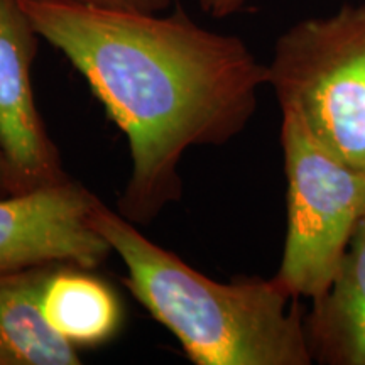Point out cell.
<instances>
[{
	"instance_id": "1",
	"label": "cell",
	"mask_w": 365,
	"mask_h": 365,
	"mask_svg": "<svg viewBox=\"0 0 365 365\" xmlns=\"http://www.w3.org/2000/svg\"><path fill=\"white\" fill-rule=\"evenodd\" d=\"M21 4L124 132L130 173L117 210L135 225L180 202L191 148L225 145L255 115L267 65L240 38L196 24L181 9L161 16Z\"/></svg>"
},
{
	"instance_id": "2",
	"label": "cell",
	"mask_w": 365,
	"mask_h": 365,
	"mask_svg": "<svg viewBox=\"0 0 365 365\" xmlns=\"http://www.w3.org/2000/svg\"><path fill=\"white\" fill-rule=\"evenodd\" d=\"M91 223L125 267L124 284L196 365H312L304 309L277 281L220 282L148 239L97 200Z\"/></svg>"
},
{
	"instance_id": "3",
	"label": "cell",
	"mask_w": 365,
	"mask_h": 365,
	"mask_svg": "<svg viewBox=\"0 0 365 365\" xmlns=\"http://www.w3.org/2000/svg\"><path fill=\"white\" fill-rule=\"evenodd\" d=\"M281 113L365 175V2L287 27L267 65Z\"/></svg>"
},
{
	"instance_id": "4",
	"label": "cell",
	"mask_w": 365,
	"mask_h": 365,
	"mask_svg": "<svg viewBox=\"0 0 365 365\" xmlns=\"http://www.w3.org/2000/svg\"><path fill=\"white\" fill-rule=\"evenodd\" d=\"M286 240L274 279L293 298L330 287L365 217V175L318 143L299 118L281 113Z\"/></svg>"
},
{
	"instance_id": "5",
	"label": "cell",
	"mask_w": 365,
	"mask_h": 365,
	"mask_svg": "<svg viewBox=\"0 0 365 365\" xmlns=\"http://www.w3.org/2000/svg\"><path fill=\"white\" fill-rule=\"evenodd\" d=\"M97 200L71 178L31 193L0 196V272L103 264L112 247L91 223Z\"/></svg>"
},
{
	"instance_id": "6",
	"label": "cell",
	"mask_w": 365,
	"mask_h": 365,
	"mask_svg": "<svg viewBox=\"0 0 365 365\" xmlns=\"http://www.w3.org/2000/svg\"><path fill=\"white\" fill-rule=\"evenodd\" d=\"M39 39L21 0H0V150L14 195L70 180L34 98Z\"/></svg>"
},
{
	"instance_id": "7",
	"label": "cell",
	"mask_w": 365,
	"mask_h": 365,
	"mask_svg": "<svg viewBox=\"0 0 365 365\" xmlns=\"http://www.w3.org/2000/svg\"><path fill=\"white\" fill-rule=\"evenodd\" d=\"M304 331L313 364L365 365V217L330 287L312 299Z\"/></svg>"
},
{
	"instance_id": "8",
	"label": "cell",
	"mask_w": 365,
	"mask_h": 365,
	"mask_svg": "<svg viewBox=\"0 0 365 365\" xmlns=\"http://www.w3.org/2000/svg\"><path fill=\"white\" fill-rule=\"evenodd\" d=\"M54 266L0 272V365H80L78 349L46 322L41 294Z\"/></svg>"
},
{
	"instance_id": "9",
	"label": "cell",
	"mask_w": 365,
	"mask_h": 365,
	"mask_svg": "<svg viewBox=\"0 0 365 365\" xmlns=\"http://www.w3.org/2000/svg\"><path fill=\"white\" fill-rule=\"evenodd\" d=\"M49 327L75 349L108 344L122 325V304L115 291L91 269L54 266L41 294Z\"/></svg>"
},
{
	"instance_id": "10",
	"label": "cell",
	"mask_w": 365,
	"mask_h": 365,
	"mask_svg": "<svg viewBox=\"0 0 365 365\" xmlns=\"http://www.w3.org/2000/svg\"><path fill=\"white\" fill-rule=\"evenodd\" d=\"M33 2L56 4V6L118 9V11L164 12L171 7L173 0H33Z\"/></svg>"
},
{
	"instance_id": "11",
	"label": "cell",
	"mask_w": 365,
	"mask_h": 365,
	"mask_svg": "<svg viewBox=\"0 0 365 365\" xmlns=\"http://www.w3.org/2000/svg\"><path fill=\"white\" fill-rule=\"evenodd\" d=\"M198 2L205 14L215 17V19H225V17L240 12L247 0H198Z\"/></svg>"
},
{
	"instance_id": "12",
	"label": "cell",
	"mask_w": 365,
	"mask_h": 365,
	"mask_svg": "<svg viewBox=\"0 0 365 365\" xmlns=\"http://www.w3.org/2000/svg\"><path fill=\"white\" fill-rule=\"evenodd\" d=\"M9 195H14L12 185H11V175H9L6 159H4L2 150H0V196H9Z\"/></svg>"
}]
</instances>
